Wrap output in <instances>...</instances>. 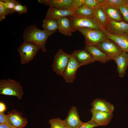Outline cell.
<instances>
[{"instance_id":"3957f363","label":"cell","mask_w":128,"mask_h":128,"mask_svg":"<svg viewBox=\"0 0 128 128\" xmlns=\"http://www.w3.org/2000/svg\"><path fill=\"white\" fill-rule=\"evenodd\" d=\"M74 32L80 28L102 30V28L94 18H90L76 14L68 17Z\"/></svg>"},{"instance_id":"2e32d148","label":"cell","mask_w":128,"mask_h":128,"mask_svg":"<svg viewBox=\"0 0 128 128\" xmlns=\"http://www.w3.org/2000/svg\"><path fill=\"white\" fill-rule=\"evenodd\" d=\"M103 5L109 20H112L117 22L124 21L118 7L107 3Z\"/></svg>"},{"instance_id":"6da1fadb","label":"cell","mask_w":128,"mask_h":128,"mask_svg":"<svg viewBox=\"0 0 128 128\" xmlns=\"http://www.w3.org/2000/svg\"><path fill=\"white\" fill-rule=\"evenodd\" d=\"M55 32H49L38 28L35 25L29 26L25 30L23 36L24 41L32 42L38 46L42 52L46 49L45 45L49 36Z\"/></svg>"},{"instance_id":"ffe728a7","label":"cell","mask_w":128,"mask_h":128,"mask_svg":"<svg viewBox=\"0 0 128 128\" xmlns=\"http://www.w3.org/2000/svg\"><path fill=\"white\" fill-rule=\"evenodd\" d=\"M103 5L93 9V14L94 17L98 24L102 28L105 29L107 26L109 20Z\"/></svg>"},{"instance_id":"d590c367","label":"cell","mask_w":128,"mask_h":128,"mask_svg":"<svg viewBox=\"0 0 128 128\" xmlns=\"http://www.w3.org/2000/svg\"><path fill=\"white\" fill-rule=\"evenodd\" d=\"M0 128H15L13 127L9 124L6 123L0 124Z\"/></svg>"},{"instance_id":"1f68e13d","label":"cell","mask_w":128,"mask_h":128,"mask_svg":"<svg viewBox=\"0 0 128 128\" xmlns=\"http://www.w3.org/2000/svg\"><path fill=\"white\" fill-rule=\"evenodd\" d=\"M9 13L2 6L0 5V21L4 19Z\"/></svg>"},{"instance_id":"e0dca14e","label":"cell","mask_w":128,"mask_h":128,"mask_svg":"<svg viewBox=\"0 0 128 128\" xmlns=\"http://www.w3.org/2000/svg\"><path fill=\"white\" fill-rule=\"evenodd\" d=\"M74 0H38L40 3L60 9H72Z\"/></svg>"},{"instance_id":"cb8c5ba5","label":"cell","mask_w":128,"mask_h":128,"mask_svg":"<svg viewBox=\"0 0 128 128\" xmlns=\"http://www.w3.org/2000/svg\"><path fill=\"white\" fill-rule=\"evenodd\" d=\"M76 14L90 18H94L93 9L90 8L85 5H82L75 10Z\"/></svg>"},{"instance_id":"d6986e66","label":"cell","mask_w":128,"mask_h":128,"mask_svg":"<svg viewBox=\"0 0 128 128\" xmlns=\"http://www.w3.org/2000/svg\"><path fill=\"white\" fill-rule=\"evenodd\" d=\"M74 57L81 66L88 65L95 61L85 49L75 50L71 54Z\"/></svg>"},{"instance_id":"7a4b0ae2","label":"cell","mask_w":128,"mask_h":128,"mask_svg":"<svg viewBox=\"0 0 128 128\" xmlns=\"http://www.w3.org/2000/svg\"><path fill=\"white\" fill-rule=\"evenodd\" d=\"M0 94L15 96L20 100L23 97V91L19 82L9 78L0 80Z\"/></svg>"},{"instance_id":"9a60e30c","label":"cell","mask_w":128,"mask_h":128,"mask_svg":"<svg viewBox=\"0 0 128 128\" xmlns=\"http://www.w3.org/2000/svg\"><path fill=\"white\" fill-rule=\"evenodd\" d=\"M84 49L90 55L95 61L104 63L111 60L108 55L96 46H86Z\"/></svg>"},{"instance_id":"e575fe53","label":"cell","mask_w":128,"mask_h":128,"mask_svg":"<svg viewBox=\"0 0 128 128\" xmlns=\"http://www.w3.org/2000/svg\"><path fill=\"white\" fill-rule=\"evenodd\" d=\"M6 109L5 104L2 102H0V112H4Z\"/></svg>"},{"instance_id":"4fadbf2b","label":"cell","mask_w":128,"mask_h":128,"mask_svg":"<svg viewBox=\"0 0 128 128\" xmlns=\"http://www.w3.org/2000/svg\"><path fill=\"white\" fill-rule=\"evenodd\" d=\"M104 29L108 32L114 35L128 33V23L124 21L117 22L109 20L107 26Z\"/></svg>"},{"instance_id":"603a6c76","label":"cell","mask_w":128,"mask_h":128,"mask_svg":"<svg viewBox=\"0 0 128 128\" xmlns=\"http://www.w3.org/2000/svg\"><path fill=\"white\" fill-rule=\"evenodd\" d=\"M42 26L44 30L49 32H55L58 29L57 20L45 18L43 21Z\"/></svg>"},{"instance_id":"74e56055","label":"cell","mask_w":128,"mask_h":128,"mask_svg":"<svg viewBox=\"0 0 128 128\" xmlns=\"http://www.w3.org/2000/svg\"></svg>"},{"instance_id":"ac0fdd59","label":"cell","mask_w":128,"mask_h":128,"mask_svg":"<svg viewBox=\"0 0 128 128\" xmlns=\"http://www.w3.org/2000/svg\"><path fill=\"white\" fill-rule=\"evenodd\" d=\"M117 65V70L119 76L123 77L125 74L128 66V54L127 52L122 51L114 60Z\"/></svg>"},{"instance_id":"277c9868","label":"cell","mask_w":128,"mask_h":128,"mask_svg":"<svg viewBox=\"0 0 128 128\" xmlns=\"http://www.w3.org/2000/svg\"><path fill=\"white\" fill-rule=\"evenodd\" d=\"M77 30L84 36L86 46H96L100 42L108 39L106 34L102 29L80 28Z\"/></svg>"},{"instance_id":"5bb4252c","label":"cell","mask_w":128,"mask_h":128,"mask_svg":"<svg viewBox=\"0 0 128 128\" xmlns=\"http://www.w3.org/2000/svg\"><path fill=\"white\" fill-rule=\"evenodd\" d=\"M102 30L106 34L108 39L115 43L122 51L128 52V33H124L116 35L110 33L104 28H102Z\"/></svg>"},{"instance_id":"30bf717a","label":"cell","mask_w":128,"mask_h":128,"mask_svg":"<svg viewBox=\"0 0 128 128\" xmlns=\"http://www.w3.org/2000/svg\"><path fill=\"white\" fill-rule=\"evenodd\" d=\"M91 119L98 126H105L110 123L113 116V112L102 111L91 109Z\"/></svg>"},{"instance_id":"52a82bcc","label":"cell","mask_w":128,"mask_h":128,"mask_svg":"<svg viewBox=\"0 0 128 128\" xmlns=\"http://www.w3.org/2000/svg\"><path fill=\"white\" fill-rule=\"evenodd\" d=\"M96 46L106 54L111 60L114 61L122 52L115 43L108 39L100 42Z\"/></svg>"},{"instance_id":"9c48e42d","label":"cell","mask_w":128,"mask_h":128,"mask_svg":"<svg viewBox=\"0 0 128 128\" xmlns=\"http://www.w3.org/2000/svg\"><path fill=\"white\" fill-rule=\"evenodd\" d=\"M81 66L76 59L71 55L62 76L66 82L70 83L74 81L76 78V71Z\"/></svg>"},{"instance_id":"83f0119b","label":"cell","mask_w":128,"mask_h":128,"mask_svg":"<svg viewBox=\"0 0 128 128\" xmlns=\"http://www.w3.org/2000/svg\"><path fill=\"white\" fill-rule=\"evenodd\" d=\"M106 3L119 7L128 5V0H106Z\"/></svg>"},{"instance_id":"836d02e7","label":"cell","mask_w":128,"mask_h":128,"mask_svg":"<svg viewBox=\"0 0 128 128\" xmlns=\"http://www.w3.org/2000/svg\"><path fill=\"white\" fill-rule=\"evenodd\" d=\"M83 2V0H74L73 9L74 10L79 8L82 6Z\"/></svg>"},{"instance_id":"d6a6232c","label":"cell","mask_w":128,"mask_h":128,"mask_svg":"<svg viewBox=\"0 0 128 128\" xmlns=\"http://www.w3.org/2000/svg\"><path fill=\"white\" fill-rule=\"evenodd\" d=\"M7 114L4 112H0V124H3L7 123Z\"/></svg>"},{"instance_id":"f546056e","label":"cell","mask_w":128,"mask_h":128,"mask_svg":"<svg viewBox=\"0 0 128 128\" xmlns=\"http://www.w3.org/2000/svg\"><path fill=\"white\" fill-rule=\"evenodd\" d=\"M118 7L121 13L124 21L128 23V5Z\"/></svg>"},{"instance_id":"4316f807","label":"cell","mask_w":128,"mask_h":128,"mask_svg":"<svg viewBox=\"0 0 128 128\" xmlns=\"http://www.w3.org/2000/svg\"><path fill=\"white\" fill-rule=\"evenodd\" d=\"M48 122L50 125V128H67L63 120L59 118L51 119Z\"/></svg>"},{"instance_id":"8d00e7d4","label":"cell","mask_w":128,"mask_h":128,"mask_svg":"<svg viewBox=\"0 0 128 128\" xmlns=\"http://www.w3.org/2000/svg\"><path fill=\"white\" fill-rule=\"evenodd\" d=\"M127 53H128V52H127Z\"/></svg>"},{"instance_id":"7c38bea8","label":"cell","mask_w":128,"mask_h":128,"mask_svg":"<svg viewBox=\"0 0 128 128\" xmlns=\"http://www.w3.org/2000/svg\"><path fill=\"white\" fill-rule=\"evenodd\" d=\"M75 10L71 9H60L49 7L46 15V18L57 21L63 18L74 15Z\"/></svg>"},{"instance_id":"5b68a950","label":"cell","mask_w":128,"mask_h":128,"mask_svg":"<svg viewBox=\"0 0 128 128\" xmlns=\"http://www.w3.org/2000/svg\"><path fill=\"white\" fill-rule=\"evenodd\" d=\"M40 49L39 46L32 42L24 41L17 49L22 64H25L32 60Z\"/></svg>"},{"instance_id":"ba28073f","label":"cell","mask_w":128,"mask_h":128,"mask_svg":"<svg viewBox=\"0 0 128 128\" xmlns=\"http://www.w3.org/2000/svg\"><path fill=\"white\" fill-rule=\"evenodd\" d=\"M7 124L15 128H23L27 123V120L22 113L15 109L8 112L7 114Z\"/></svg>"},{"instance_id":"7402d4cb","label":"cell","mask_w":128,"mask_h":128,"mask_svg":"<svg viewBox=\"0 0 128 128\" xmlns=\"http://www.w3.org/2000/svg\"><path fill=\"white\" fill-rule=\"evenodd\" d=\"M57 21V29L59 32L65 36H71L74 31L68 17L61 18Z\"/></svg>"},{"instance_id":"d4e9b609","label":"cell","mask_w":128,"mask_h":128,"mask_svg":"<svg viewBox=\"0 0 128 128\" xmlns=\"http://www.w3.org/2000/svg\"><path fill=\"white\" fill-rule=\"evenodd\" d=\"M19 3L14 0H1L0 1V5L7 10L14 11L15 6Z\"/></svg>"},{"instance_id":"8992f818","label":"cell","mask_w":128,"mask_h":128,"mask_svg":"<svg viewBox=\"0 0 128 128\" xmlns=\"http://www.w3.org/2000/svg\"><path fill=\"white\" fill-rule=\"evenodd\" d=\"M71 56L62 49L59 50L55 55L52 66L53 70L57 75L63 76Z\"/></svg>"},{"instance_id":"f1b7e54d","label":"cell","mask_w":128,"mask_h":128,"mask_svg":"<svg viewBox=\"0 0 128 128\" xmlns=\"http://www.w3.org/2000/svg\"><path fill=\"white\" fill-rule=\"evenodd\" d=\"M13 10L19 14H21L27 13V8L26 5H22L20 3L15 5L13 9Z\"/></svg>"},{"instance_id":"4dcf8cb0","label":"cell","mask_w":128,"mask_h":128,"mask_svg":"<svg viewBox=\"0 0 128 128\" xmlns=\"http://www.w3.org/2000/svg\"><path fill=\"white\" fill-rule=\"evenodd\" d=\"M98 126V125L91 119L87 122H83L78 128H93Z\"/></svg>"},{"instance_id":"8fae6325","label":"cell","mask_w":128,"mask_h":128,"mask_svg":"<svg viewBox=\"0 0 128 128\" xmlns=\"http://www.w3.org/2000/svg\"><path fill=\"white\" fill-rule=\"evenodd\" d=\"M63 120L67 128H78L83 123L80 119L77 108L75 106L71 107L67 118Z\"/></svg>"},{"instance_id":"484cf974","label":"cell","mask_w":128,"mask_h":128,"mask_svg":"<svg viewBox=\"0 0 128 128\" xmlns=\"http://www.w3.org/2000/svg\"><path fill=\"white\" fill-rule=\"evenodd\" d=\"M106 3V0H83L82 5L94 9Z\"/></svg>"},{"instance_id":"44dd1931","label":"cell","mask_w":128,"mask_h":128,"mask_svg":"<svg viewBox=\"0 0 128 128\" xmlns=\"http://www.w3.org/2000/svg\"><path fill=\"white\" fill-rule=\"evenodd\" d=\"M91 109L99 111L113 112L114 111L113 105L103 99H96L91 103Z\"/></svg>"}]
</instances>
